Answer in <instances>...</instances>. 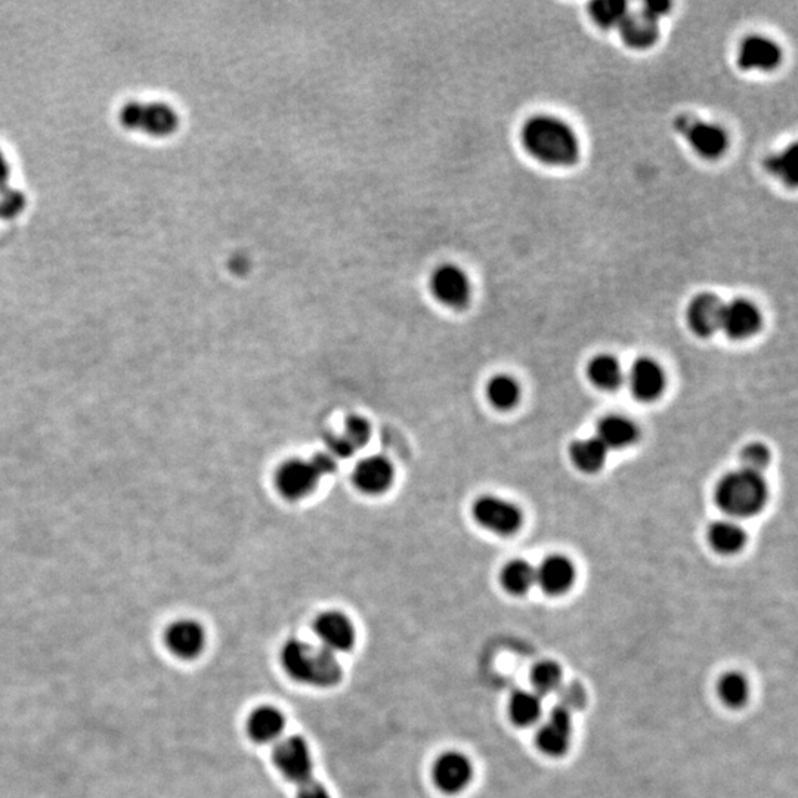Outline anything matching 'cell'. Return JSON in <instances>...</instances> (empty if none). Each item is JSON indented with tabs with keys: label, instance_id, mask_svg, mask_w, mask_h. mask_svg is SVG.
I'll return each instance as SVG.
<instances>
[{
	"label": "cell",
	"instance_id": "25",
	"mask_svg": "<svg viewBox=\"0 0 798 798\" xmlns=\"http://www.w3.org/2000/svg\"><path fill=\"white\" fill-rule=\"evenodd\" d=\"M543 702L535 692L518 691L509 701V716L516 726L527 728L534 725L541 716Z\"/></svg>",
	"mask_w": 798,
	"mask_h": 798
},
{
	"label": "cell",
	"instance_id": "4",
	"mask_svg": "<svg viewBox=\"0 0 798 798\" xmlns=\"http://www.w3.org/2000/svg\"><path fill=\"white\" fill-rule=\"evenodd\" d=\"M119 119L126 129L156 138L172 135L179 128L178 113L166 102H129L120 110Z\"/></svg>",
	"mask_w": 798,
	"mask_h": 798
},
{
	"label": "cell",
	"instance_id": "22",
	"mask_svg": "<svg viewBox=\"0 0 798 798\" xmlns=\"http://www.w3.org/2000/svg\"><path fill=\"white\" fill-rule=\"evenodd\" d=\"M639 431L632 420L623 416H606L599 422L596 438L606 448H626L636 442Z\"/></svg>",
	"mask_w": 798,
	"mask_h": 798
},
{
	"label": "cell",
	"instance_id": "38",
	"mask_svg": "<svg viewBox=\"0 0 798 798\" xmlns=\"http://www.w3.org/2000/svg\"><path fill=\"white\" fill-rule=\"evenodd\" d=\"M671 3L665 2V0H649L643 5V12L649 15V17L654 18V20H660L661 17H664L665 14H668L670 11Z\"/></svg>",
	"mask_w": 798,
	"mask_h": 798
},
{
	"label": "cell",
	"instance_id": "16",
	"mask_svg": "<svg viewBox=\"0 0 798 798\" xmlns=\"http://www.w3.org/2000/svg\"><path fill=\"white\" fill-rule=\"evenodd\" d=\"M782 52L773 40L763 36H750L742 42L738 66L742 70L769 71L779 66Z\"/></svg>",
	"mask_w": 798,
	"mask_h": 798
},
{
	"label": "cell",
	"instance_id": "3",
	"mask_svg": "<svg viewBox=\"0 0 798 798\" xmlns=\"http://www.w3.org/2000/svg\"><path fill=\"white\" fill-rule=\"evenodd\" d=\"M767 485L760 473L739 469L723 476L716 488L720 509L735 518H750L765 507Z\"/></svg>",
	"mask_w": 798,
	"mask_h": 798
},
{
	"label": "cell",
	"instance_id": "12",
	"mask_svg": "<svg viewBox=\"0 0 798 798\" xmlns=\"http://www.w3.org/2000/svg\"><path fill=\"white\" fill-rule=\"evenodd\" d=\"M394 479V465L383 456H370L360 460L352 473L355 487L368 496L386 493L394 484Z\"/></svg>",
	"mask_w": 798,
	"mask_h": 798
},
{
	"label": "cell",
	"instance_id": "2",
	"mask_svg": "<svg viewBox=\"0 0 798 798\" xmlns=\"http://www.w3.org/2000/svg\"><path fill=\"white\" fill-rule=\"evenodd\" d=\"M281 664L292 679L315 688H332L342 679V667L333 652L300 640H289Z\"/></svg>",
	"mask_w": 798,
	"mask_h": 798
},
{
	"label": "cell",
	"instance_id": "10",
	"mask_svg": "<svg viewBox=\"0 0 798 798\" xmlns=\"http://www.w3.org/2000/svg\"><path fill=\"white\" fill-rule=\"evenodd\" d=\"M165 643L170 654L176 658L194 660L206 648V632L199 621L182 618L167 627Z\"/></svg>",
	"mask_w": 798,
	"mask_h": 798
},
{
	"label": "cell",
	"instance_id": "15",
	"mask_svg": "<svg viewBox=\"0 0 798 798\" xmlns=\"http://www.w3.org/2000/svg\"><path fill=\"white\" fill-rule=\"evenodd\" d=\"M762 326L756 305L745 299H735L723 308L722 329L732 339H747Z\"/></svg>",
	"mask_w": 798,
	"mask_h": 798
},
{
	"label": "cell",
	"instance_id": "26",
	"mask_svg": "<svg viewBox=\"0 0 798 798\" xmlns=\"http://www.w3.org/2000/svg\"><path fill=\"white\" fill-rule=\"evenodd\" d=\"M500 581L501 586L510 595H525V593L530 592L531 587L535 584L534 566L522 561V559L509 562L501 569Z\"/></svg>",
	"mask_w": 798,
	"mask_h": 798
},
{
	"label": "cell",
	"instance_id": "32",
	"mask_svg": "<svg viewBox=\"0 0 798 798\" xmlns=\"http://www.w3.org/2000/svg\"><path fill=\"white\" fill-rule=\"evenodd\" d=\"M797 166L798 154L796 145H791L790 148L782 151V153L769 157L766 162V167L770 170V173L778 176L779 179H782L785 184L791 185V187L797 184Z\"/></svg>",
	"mask_w": 798,
	"mask_h": 798
},
{
	"label": "cell",
	"instance_id": "34",
	"mask_svg": "<svg viewBox=\"0 0 798 798\" xmlns=\"http://www.w3.org/2000/svg\"><path fill=\"white\" fill-rule=\"evenodd\" d=\"M770 462V453L763 444H750L742 450V469L760 473Z\"/></svg>",
	"mask_w": 798,
	"mask_h": 798
},
{
	"label": "cell",
	"instance_id": "28",
	"mask_svg": "<svg viewBox=\"0 0 798 798\" xmlns=\"http://www.w3.org/2000/svg\"><path fill=\"white\" fill-rule=\"evenodd\" d=\"M519 395H521V389H519L518 382L513 377L506 376V374L494 376L488 382V401L499 410H510V408L515 407L518 404Z\"/></svg>",
	"mask_w": 798,
	"mask_h": 798
},
{
	"label": "cell",
	"instance_id": "36",
	"mask_svg": "<svg viewBox=\"0 0 798 798\" xmlns=\"http://www.w3.org/2000/svg\"><path fill=\"white\" fill-rule=\"evenodd\" d=\"M327 445H329L330 453H332L334 459L336 457L337 459H346V457H351L357 451L343 435L332 436Z\"/></svg>",
	"mask_w": 798,
	"mask_h": 798
},
{
	"label": "cell",
	"instance_id": "8",
	"mask_svg": "<svg viewBox=\"0 0 798 798\" xmlns=\"http://www.w3.org/2000/svg\"><path fill=\"white\" fill-rule=\"evenodd\" d=\"M676 129L688 138L691 147L704 159H717L728 148V135L713 123L698 122L691 116H680L676 120Z\"/></svg>",
	"mask_w": 798,
	"mask_h": 798
},
{
	"label": "cell",
	"instance_id": "29",
	"mask_svg": "<svg viewBox=\"0 0 798 798\" xmlns=\"http://www.w3.org/2000/svg\"><path fill=\"white\" fill-rule=\"evenodd\" d=\"M719 697L726 705L732 708L742 707L748 701L750 685L744 674L738 671H729L720 677L717 685Z\"/></svg>",
	"mask_w": 798,
	"mask_h": 798
},
{
	"label": "cell",
	"instance_id": "1",
	"mask_svg": "<svg viewBox=\"0 0 798 798\" xmlns=\"http://www.w3.org/2000/svg\"><path fill=\"white\" fill-rule=\"evenodd\" d=\"M522 144L538 162L550 166H572L580 156L577 136L556 117H532L522 129Z\"/></svg>",
	"mask_w": 798,
	"mask_h": 798
},
{
	"label": "cell",
	"instance_id": "37",
	"mask_svg": "<svg viewBox=\"0 0 798 798\" xmlns=\"http://www.w3.org/2000/svg\"><path fill=\"white\" fill-rule=\"evenodd\" d=\"M298 798H330V794L320 782L309 779L299 785Z\"/></svg>",
	"mask_w": 798,
	"mask_h": 798
},
{
	"label": "cell",
	"instance_id": "24",
	"mask_svg": "<svg viewBox=\"0 0 798 798\" xmlns=\"http://www.w3.org/2000/svg\"><path fill=\"white\" fill-rule=\"evenodd\" d=\"M708 540L714 550L723 555H732L744 547L747 535L736 522H714L708 530Z\"/></svg>",
	"mask_w": 798,
	"mask_h": 798
},
{
	"label": "cell",
	"instance_id": "13",
	"mask_svg": "<svg viewBox=\"0 0 798 798\" xmlns=\"http://www.w3.org/2000/svg\"><path fill=\"white\" fill-rule=\"evenodd\" d=\"M315 634L320 637L323 648L333 652H348L355 645L357 633L354 624L342 612H323L315 620Z\"/></svg>",
	"mask_w": 798,
	"mask_h": 798
},
{
	"label": "cell",
	"instance_id": "18",
	"mask_svg": "<svg viewBox=\"0 0 798 798\" xmlns=\"http://www.w3.org/2000/svg\"><path fill=\"white\" fill-rule=\"evenodd\" d=\"M629 382L634 397L640 401H654L664 391L663 368L651 358H639L630 370Z\"/></svg>",
	"mask_w": 798,
	"mask_h": 798
},
{
	"label": "cell",
	"instance_id": "20",
	"mask_svg": "<svg viewBox=\"0 0 798 798\" xmlns=\"http://www.w3.org/2000/svg\"><path fill=\"white\" fill-rule=\"evenodd\" d=\"M621 39L632 49H648L658 40V21L646 12L627 14L620 26Z\"/></svg>",
	"mask_w": 798,
	"mask_h": 798
},
{
	"label": "cell",
	"instance_id": "27",
	"mask_svg": "<svg viewBox=\"0 0 798 798\" xmlns=\"http://www.w3.org/2000/svg\"><path fill=\"white\" fill-rule=\"evenodd\" d=\"M589 377L599 389L615 391L623 383V368L611 355H599L589 364Z\"/></svg>",
	"mask_w": 798,
	"mask_h": 798
},
{
	"label": "cell",
	"instance_id": "23",
	"mask_svg": "<svg viewBox=\"0 0 798 798\" xmlns=\"http://www.w3.org/2000/svg\"><path fill=\"white\" fill-rule=\"evenodd\" d=\"M572 463L586 473H595L606 462L608 448L598 438L580 439L569 448Z\"/></svg>",
	"mask_w": 798,
	"mask_h": 798
},
{
	"label": "cell",
	"instance_id": "6",
	"mask_svg": "<svg viewBox=\"0 0 798 798\" xmlns=\"http://www.w3.org/2000/svg\"><path fill=\"white\" fill-rule=\"evenodd\" d=\"M429 289L433 298L451 309H463L472 298V284L460 266L439 265L431 274Z\"/></svg>",
	"mask_w": 798,
	"mask_h": 798
},
{
	"label": "cell",
	"instance_id": "35",
	"mask_svg": "<svg viewBox=\"0 0 798 798\" xmlns=\"http://www.w3.org/2000/svg\"><path fill=\"white\" fill-rule=\"evenodd\" d=\"M24 206H26V199L21 191L11 187L0 190V219L15 218L20 215Z\"/></svg>",
	"mask_w": 798,
	"mask_h": 798
},
{
	"label": "cell",
	"instance_id": "14",
	"mask_svg": "<svg viewBox=\"0 0 798 798\" xmlns=\"http://www.w3.org/2000/svg\"><path fill=\"white\" fill-rule=\"evenodd\" d=\"M571 716L568 708L555 707L537 732V747L550 757L564 756L571 744Z\"/></svg>",
	"mask_w": 798,
	"mask_h": 798
},
{
	"label": "cell",
	"instance_id": "9",
	"mask_svg": "<svg viewBox=\"0 0 798 798\" xmlns=\"http://www.w3.org/2000/svg\"><path fill=\"white\" fill-rule=\"evenodd\" d=\"M274 763L277 769L295 784L312 779V754L305 739L290 736L284 739L274 750Z\"/></svg>",
	"mask_w": 798,
	"mask_h": 798
},
{
	"label": "cell",
	"instance_id": "17",
	"mask_svg": "<svg viewBox=\"0 0 798 798\" xmlns=\"http://www.w3.org/2000/svg\"><path fill=\"white\" fill-rule=\"evenodd\" d=\"M723 308L725 303L716 295L711 293L698 295L688 308V323L692 332L701 337H708L722 329Z\"/></svg>",
	"mask_w": 798,
	"mask_h": 798
},
{
	"label": "cell",
	"instance_id": "21",
	"mask_svg": "<svg viewBox=\"0 0 798 798\" xmlns=\"http://www.w3.org/2000/svg\"><path fill=\"white\" fill-rule=\"evenodd\" d=\"M284 728H286V720H284L283 713L277 708L268 707V705L256 708L247 720V731H249L250 738L259 744L277 741L283 735Z\"/></svg>",
	"mask_w": 798,
	"mask_h": 798
},
{
	"label": "cell",
	"instance_id": "7",
	"mask_svg": "<svg viewBox=\"0 0 798 798\" xmlns=\"http://www.w3.org/2000/svg\"><path fill=\"white\" fill-rule=\"evenodd\" d=\"M475 521L499 535L515 534L522 525V513L515 504L497 496H482L472 506Z\"/></svg>",
	"mask_w": 798,
	"mask_h": 798
},
{
	"label": "cell",
	"instance_id": "11",
	"mask_svg": "<svg viewBox=\"0 0 798 798\" xmlns=\"http://www.w3.org/2000/svg\"><path fill=\"white\" fill-rule=\"evenodd\" d=\"M472 776V763L465 754L457 751L442 754L433 766V781L445 794L462 793L472 781Z\"/></svg>",
	"mask_w": 798,
	"mask_h": 798
},
{
	"label": "cell",
	"instance_id": "39",
	"mask_svg": "<svg viewBox=\"0 0 798 798\" xmlns=\"http://www.w3.org/2000/svg\"><path fill=\"white\" fill-rule=\"evenodd\" d=\"M9 172H11V169H9L8 160H6L5 154L0 151V190L8 187Z\"/></svg>",
	"mask_w": 798,
	"mask_h": 798
},
{
	"label": "cell",
	"instance_id": "31",
	"mask_svg": "<svg viewBox=\"0 0 798 798\" xmlns=\"http://www.w3.org/2000/svg\"><path fill=\"white\" fill-rule=\"evenodd\" d=\"M532 685L535 694L547 695L555 692L562 683V670L555 661H541L532 668Z\"/></svg>",
	"mask_w": 798,
	"mask_h": 798
},
{
	"label": "cell",
	"instance_id": "5",
	"mask_svg": "<svg viewBox=\"0 0 798 798\" xmlns=\"http://www.w3.org/2000/svg\"><path fill=\"white\" fill-rule=\"evenodd\" d=\"M321 478L312 459H289L275 470L274 482L284 499L296 501L314 493Z\"/></svg>",
	"mask_w": 798,
	"mask_h": 798
},
{
	"label": "cell",
	"instance_id": "19",
	"mask_svg": "<svg viewBox=\"0 0 798 798\" xmlns=\"http://www.w3.org/2000/svg\"><path fill=\"white\" fill-rule=\"evenodd\" d=\"M574 578V566L565 556H549L541 562L538 569H535V583H538L547 595H562L572 586Z\"/></svg>",
	"mask_w": 798,
	"mask_h": 798
},
{
	"label": "cell",
	"instance_id": "33",
	"mask_svg": "<svg viewBox=\"0 0 798 798\" xmlns=\"http://www.w3.org/2000/svg\"><path fill=\"white\" fill-rule=\"evenodd\" d=\"M355 450L363 448L370 441L371 426L363 416H349L345 422V431L342 433Z\"/></svg>",
	"mask_w": 798,
	"mask_h": 798
},
{
	"label": "cell",
	"instance_id": "30",
	"mask_svg": "<svg viewBox=\"0 0 798 798\" xmlns=\"http://www.w3.org/2000/svg\"><path fill=\"white\" fill-rule=\"evenodd\" d=\"M627 14V3L623 0H596L590 3V15L602 29L620 27Z\"/></svg>",
	"mask_w": 798,
	"mask_h": 798
}]
</instances>
